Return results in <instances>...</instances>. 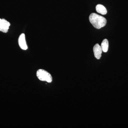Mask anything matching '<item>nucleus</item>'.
I'll return each instance as SVG.
<instances>
[{
	"instance_id": "423d86ee",
	"label": "nucleus",
	"mask_w": 128,
	"mask_h": 128,
	"mask_svg": "<svg viewBox=\"0 0 128 128\" xmlns=\"http://www.w3.org/2000/svg\"><path fill=\"white\" fill-rule=\"evenodd\" d=\"M96 10L98 12L102 14V15H105L107 14V12L106 8L102 5L98 4L96 6Z\"/></svg>"
},
{
	"instance_id": "20e7f679",
	"label": "nucleus",
	"mask_w": 128,
	"mask_h": 128,
	"mask_svg": "<svg viewBox=\"0 0 128 128\" xmlns=\"http://www.w3.org/2000/svg\"><path fill=\"white\" fill-rule=\"evenodd\" d=\"M18 43L22 49L24 50L27 49L28 46L25 40V34H21L18 38Z\"/></svg>"
},
{
	"instance_id": "f257e3e1",
	"label": "nucleus",
	"mask_w": 128,
	"mask_h": 128,
	"mask_svg": "<svg viewBox=\"0 0 128 128\" xmlns=\"http://www.w3.org/2000/svg\"><path fill=\"white\" fill-rule=\"evenodd\" d=\"M89 20L93 26L97 29H100L105 26L107 22L105 18L95 13H92L90 15Z\"/></svg>"
},
{
	"instance_id": "39448f33",
	"label": "nucleus",
	"mask_w": 128,
	"mask_h": 128,
	"mask_svg": "<svg viewBox=\"0 0 128 128\" xmlns=\"http://www.w3.org/2000/svg\"><path fill=\"white\" fill-rule=\"evenodd\" d=\"M93 51L94 56L98 60L100 59L102 56V51L101 46H100L98 44H96L93 48Z\"/></svg>"
},
{
	"instance_id": "0eeeda50",
	"label": "nucleus",
	"mask_w": 128,
	"mask_h": 128,
	"mask_svg": "<svg viewBox=\"0 0 128 128\" xmlns=\"http://www.w3.org/2000/svg\"><path fill=\"white\" fill-rule=\"evenodd\" d=\"M101 46L103 52H107L108 48V42L107 39L104 40L101 44Z\"/></svg>"
},
{
	"instance_id": "7ed1b4c3",
	"label": "nucleus",
	"mask_w": 128,
	"mask_h": 128,
	"mask_svg": "<svg viewBox=\"0 0 128 128\" xmlns=\"http://www.w3.org/2000/svg\"><path fill=\"white\" fill-rule=\"evenodd\" d=\"M10 24L4 18H0V31L3 33L8 32Z\"/></svg>"
},
{
	"instance_id": "f03ea898",
	"label": "nucleus",
	"mask_w": 128,
	"mask_h": 128,
	"mask_svg": "<svg viewBox=\"0 0 128 128\" xmlns=\"http://www.w3.org/2000/svg\"><path fill=\"white\" fill-rule=\"evenodd\" d=\"M36 76L38 80L50 83L52 81V77L51 74L43 69H39L36 72Z\"/></svg>"
}]
</instances>
